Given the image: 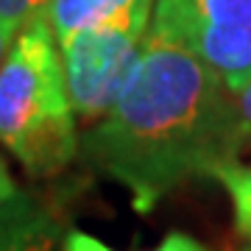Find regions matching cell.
<instances>
[{"label": "cell", "mask_w": 251, "mask_h": 251, "mask_svg": "<svg viewBox=\"0 0 251 251\" xmlns=\"http://www.w3.org/2000/svg\"><path fill=\"white\" fill-rule=\"evenodd\" d=\"M81 156L151 212L173 187L237 159L232 92L190 48L148 28L128 87L84 134Z\"/></svg>", "instance_id": "1"}, {"label": "cell", "mask_w": 251, "mask_h": 251, "mask_svg": "<svg viewBox=\"0 0 251 251\" xmlns=\"http://www.w3.org/2000/svg\"><path fill=\"white\" fill-rule=\"evenodd\" d=\"M59 39L50 17H36L0 64V143L31 176H56L78 151Z\"/></svg>", "instance_id": "2"}, {"label": "cell", "mask_w": 251, "mask_h": 251, "mask_svg": "<svg viewBox=\"0 0 251 251\" xmlns=\"http://www.w3.org/2000/svg\"><path fill=\"white\" fill-rule=\"evenodd\" d=\"M151 28L190 48L229 92L251 81V0H156Z\"/></svg>", "instance_id": "3"}, {"label": "cell", "mask_w": 251, "mask_h": 251, "mask_svg": "<svg viewBox=\"0 0 251 251\" xmlns=\"http://www.w3.org/2000/svg\"><path fill=\"white\" fill-rule=\"evenodd\" d=\"M151 25L87 28L59 42L73 109L81 120L106 117L137 70Z\"/></svg>", "instance_id": "4"}, {"label": "cell", "mask_w": 251, "mask_h": 251, "mask_svg": "<svg viewBox=\"0 0 251 251\" xmlns=\"http://www.w3.org/2000/svg\"><path fill=\"white\" fill-rule=\"evenodd\" d=\"M156 0H50L48 17L56 39L100 25H151Z\"/></svg>", "instance_id": "5"}, {"label": "cell", "mask_w": 251, "mask_h": 251, "mask_svg": "<svg viewBox=\"0 0 251 251\" xmlns=\"http://www.w3.org/2000/svg\"><path fill=\"white\" fill-rule=\"evenodd\" d=\"M59 221L39 198L17 193L0 206V251H53Z\"/></svg>", "instance_id": "6"}, {"label": "cell", "mask_w": 251, "mask_h": 251, "mask_svg": "<svg viewBox=\"0 0 251 251\" xmlns=\"http://www.w3.org/2000/svg\"><path fill=\"white\" fill-rule=\"evenodd\" d=\"M212 179L224 184L234 204V226L243 237H251V165H240L237 159L224 162L212 171Z\"/></svg>", "instance_id": "7"}, {"label": "cell", "mask_w": 251, "mask_h": 251, "mask_svg": "<svg viewBox=\"0 0 251 251\" xmlns=\"http://www.w3.org/2000/svg\"><path fill=\"white\" fill-rule=\"evenodd\" d=\"M50 0H0V23L17 36L28 23L48 14Z\"/></svg>", "instance_id": "8"}, {"label": "cell", "mask_w": 251, "mask_h": 251, "mask_svg": "<svg viewBox=\"0 0 251 251\" xmlns=\"http://www.w3.org/2000/svg\"><path fill=\"white\" fill-rule=\"evenodd\" d=\"M232 131L237 153L251 145V81L243 90L232 92Z\"/></svg>", "instance_id": "9"}, {"label": "cell", "mask_w": 251, "mask_h": 251, "mask_svg": "<svg viewBox=\"0 0 251 251\" xmlns=\"http://www.w3.org/2000/svg\"><path fill=\"white\" fill-rule=\"evenodd\" d=\"M62 251H115V249H109L106 243H100L98 237L81 232V229H73V232H67V237H64Z\"/></svg>", "instance_id": "10"}, {"label": "cell", "mask_w": 251, "mask_h": 251, "mask_svg": "<svg viewBox=\"0 0 251 251\" xmlns=\"http://www.w3.org/2000/svg\"><path fill=\"white\" fill-rule=\"evenodd\" d=\"M153 251H206V249L196 240V237H190V234H184V232H171Z\"/></svg>", "instance_id": "11"}, {"label": "cell", "mask_w": 251, "mask_h": 251, "mask_svg": "<svg viewBox=\"0 0 251 251\" xmlns=\"http://www.w3.org/2000/svg\"><path fill=\"white\" fill-rule=\"evenodd\" d=\"M17 193H20L17 184H14L11 173L6 171V165H3V159H0V206L6 204V201H11V198L17 196Z\"/></svg>", "instance_id": "12"}, {"label": "cell", "mask_w": 251, "mask_h": 251, "mask_svg": "<svg viewBox=\"0 0 251 251\" xmlns=\"http://www.w3.org/2000/svg\"><path fill=\"white\" fill-rule=\"evenodd\" d=\"M11 39H14V34H11L9 28L0 23V64H3V59H6V53H9L11 48Z\"/></svg>", "instance_id": "13"}, {"label": "cell", "mask_w": 251, "mask_h": 251, "mask_svg": "<svg viewBox=\"0 0 251 251\" xmlns=\"http://www.w3.org/2000/svg\"><path fill=\"white\" fill-rule=\"evenodd\" d=\"M243 251H251V246H249V249H243Z\"/></svg>", "instance_id": "14"}]
</instances>
